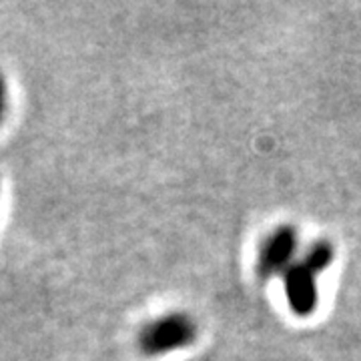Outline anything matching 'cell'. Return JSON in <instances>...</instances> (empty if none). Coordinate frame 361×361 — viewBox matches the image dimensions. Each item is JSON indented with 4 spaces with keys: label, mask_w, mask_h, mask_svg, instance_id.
Returning a JSON list of instances; mask_svg holds the SVG:
<instances>
[{
    "label": "cell",
    "mask_w": 361,
    "mask_h": 361,
    "mask_svg": "<svg viewBox=\"0 0 361 361\" xmlns=\"http://www.w3.org/2000/svg\"><path fill=\"white\" fill-rule=\"evenodd\" d=\"M336 259L334 245L327 239L313 241L307 251L297 257L287 269L283 271L285 299L289 310L297 317H310L317 310L319 303V289L317 277L327 269Z\"/></svg>",
    "instance_id": "obj_1"
},
{
    "label": "cell",
    "mask_w": 361,
    "mask_h": 361,
    "mask_svg": "<svg viewBox=\"0 0 361 361\" xmlns=\"http://www.w3.org/2000/svg\"><path fill=\"white\" fill-rule=\"evenodd\" d=\"M299 237L293 225H279L277 229L263 239L257 253V277L267 281L275 275H283V271L295 261Z\"/></svg>",
    "instance_id": "obj_2"
},
{
    "label": "cell",
    "mask_w": 361,
    "mask_h": 361,
    "mask_svg": "<svg viewBox=\"0 0 361 361\" xmlns=\"http://www.w3.org/2000/svg\"><path fill=\"white\" fill-rule=\"evenodd\" d=\"M195 339V325L187 317H169L165 322H161L153 329V334L149 337L151 348L161 351V349L183 348L187 343H191Z\"/></svg>",
    "instance_id": "obj_3"
}]
</instances>
